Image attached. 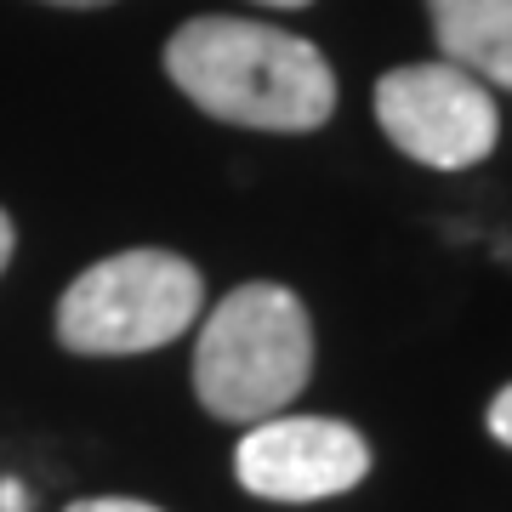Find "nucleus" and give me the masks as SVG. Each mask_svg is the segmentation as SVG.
Returning <instances> with one entry per match:
<instances>
[{"instance_id":"6e6552de","label":"nucleus","mask_w":512,"mask_h":512,"mask_svg":"<svg viewBox=\"0 0 512 512\" xmlns=\"http://www.w3.org/2000/svg\"><path fill=\"white\" fill-rule=\"evenodd\" d=\"M69 512H160L148 501H126V495H97V501H74Z\"/></svg>"},{"instance_id":"9d476101","label":"nucleus","mask_w":512,"mask_h":512,"mask_svg":"<svg viewBox=\"0 0 512 512\" xmlns=\"http://www.w3.org/2000/svg\"><path fill=\"white\" fill-rule=\"evenodd\" d=\"M6 262H12V217L0 211V268H6Z\"/></svg>"},{"instance_id":"20e7f679","label":"nucleus","mask_w":512,"mask_h":512,"mask_svg":"<svg viewBox=\"0 0 512 512\" xmlns=\"http://www.w3.org/2000/svg\"><path fill=\"white\" fill-rule=\"evenodd\" d=\"M376 120L387 143L433 171H467L490 160L501 137L495 97L456 63H404L376 80Z\"/></svg>"},{"instance_id":"f257e3e1","label":"nucleus","mask_w":512,"mask_h":512,"mask_svg":"<svg viewBox=\"0 0 512 512\" xmlns=\"http://www.w3.org/2000/svg\"><path fill=\"white\" fill-rule=\"evenodd\" d=\"M188 103L251 131H313L336 114L330 57L302 35L251 18H194L165 46Z\"/></svg>"},{"instance_id":"423d86ee","label":"nucleus","mask_w":512,"mask_h":512,"mask_svg":"<svg viewBox=\"0 0 512 512\" xmlns=\"http://www.w3.org/2000/svg\"><path fill=\"white\" fill-rule=\"evenodd\" d=\"M444 63L512 92V0H427Z\"/></svg>"},{"instance_id":"f03ea898","label":"nucleus","mask_w":512,"mask_h":512,"mask_svg":"<svg viewBox=\"0 0 512 512\" xmlns=\"http://www.w3.org/2000/svg\"><path fill=\"white\" fill-rule=\"evenodd\" d=\"M313 325L285 285H239L211 308L194 348V393L222 421H268L308 387Z\"/></svg>"},{"instance_id":"9b49d317","label":"nucleus","mask_w":512,"mask_h":512,"mask_svg":"<svg viewBox=\"0 0 512 512\" xmlns=\"http://www.w3.org/2000/svg\"><path fill=\"white\" fill-rule=\"evenodd\" d=\"M52 6H109V0H52Z\"/></svg>"},{"instance_id":"39448f33","label":"nucleus","mask_w":512,"mask_h":512,"mask_svg":"<svg viewBox=\"0 0 512 512\" xmlns=\"http://www.w3.org/2000/svg\"><path fill=\"white\" fill-rule=\"evenodd\" d=\"M239 484L262 501H325L370 473V444L330 416H268L234 450Z\"/></svg>"},{"instance_id":"0eeeda50","label":"nucleus","mask_w":512,"mask_h":512,"mask_svg":"<svg viewBox=\"0 0 512 512\" xmlns=\"http://www.w3.org/2000/svg\"><path fill=\"white\" fill-rule=\"evenodd\" d=\"M490 433L512 450V382L501 387V393H495V404H490Z\"/></svg>"},{"instance_id":"1a4fd4ad","label":"nucleus","mask_w":512,"mask_h":512,"mask_svg":"<svg viewBox=\"0 0 512 512\" xmlns=\"http://www.w3.org/2000/svg\"><path fill=\"white\" fill-rule=\"evenodd\" d=\"M23 507H29L23 484H0V512H23Z\"/></svg>"},{"instance_id":"f8f14e48","label":"nucleus","mask_w":512,"mask_h":512,"mask_svg":"<svg viewBox=\"0 0 512 512\" xmlns=\"http://www.w3.org/2000/svg\"><path fill=\"white\" fill-rule=\"evenodd\" d=\"M256 6H308V0H256Z\"/></svg>"},{"instance_id":"7ed1b4c3","label":"nucleus","mask_w":512,"mask_h":512,"mask_svg":"<svg viewBox=\"0 0 512 512\" xmlns=\"http://www.w3.org/2000/svg\"><path fill=\"white\" fill-rule=\"evenodd\" d=\"M205 308L200 268L177 251H120L74 279L57 302V342L74 353H148L177 342Z\"/></svg>"}]
</instances>
